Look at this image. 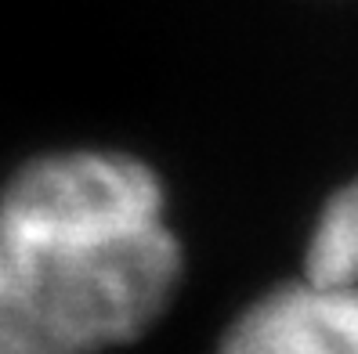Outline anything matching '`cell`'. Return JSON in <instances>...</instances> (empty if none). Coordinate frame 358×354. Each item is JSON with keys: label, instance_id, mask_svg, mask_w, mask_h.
I'll return each instance as SVG.
<instances>
[{"label": "cell", "instance_id": "obj_1", "mask_svg": "<svg viewBox=\"0 0 358 354\" xmlns=\"http://www.w3.org/2000/svg\"><path fill=\"white\" fill-rule=\"evenodd\" d=\"M181 279L145 163L62 152L0 192V354H98L149 329Z\"/></svg>", "mask_w": 358, "mask_h": 354}, {"label": "cell", "instance_id": "obj_2", "mask_svg": "<svg viewBox=\"0 0 358 354\" xmlns=\"http://www.w3.org/2000/svg\"><path fill=\"white\" fill-rule=\"evenodd\" d=\"M221 354H358V289L315 279L282 286L243 311Z\"/></svg>", "mask_w": 358, "mask_h": 354}, {"label": "cell", "instance_id": "obj_3", "mask_svg": "<svg viewBox=\"0 0 358 354\" xmlns=\"http://www.w3.org/2000/svg\"><path fill=\"white\" fill-rule=\"evenodd\" d=\"M304 279L358 289V177L326 202L308 246Z\"/></svg>", "mask_w": 358, "mask_h": 354}]
</instances>
